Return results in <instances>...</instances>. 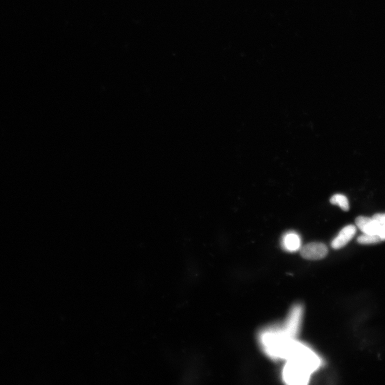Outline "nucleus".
I'll return each instance as SVG.
<instances>
[{
	"instance_id": "nucleus-1",
	"label": "nucleus",
	"mask_w": 385,
	"mask_h": 385,
	"mask_svg": "<svg viewBox=\"0 0 385 385\" xmlns=\"http://www.w3.org/2000/svg\"><path fill=\"white\" fill-rule=\"evenodd\" d=\"M312 372L301 364L289 360L283 370V379L290 385H305L309 381Z\"/></svg>"
},
{
	"instance_id": "nucleus-2",
	"label": "nucleus",
	"mask_w": 385,
	"mask_h": 385,
	"mask_svg": "<svg viewBox=\"0 0 385 385\" xmlns=\"http://www.w3.org/2000/svg\"><path fill=\"white\" fill-rule=\"evenodd\" d=\"M303 309L301 305H298L294 307L285 324L283 331L286 335L295 339L298 334L301 325Z\"/></svg>"
},
{
	"instance_id": "nucleus-3",
	"label": "nucleus",
	"mask_w": 385,
	"mask_h": 385,
	"mask_svg": "<svg viewBox=\"0 0 385 385\" xmlns=\"http://www.w3.org/2000/svg\"><path fill=\"white\" fill-rule=\"evenodd\" d=\"M301 257L308 260H319L327 256V246L321 243H311L304 245L299 250Z\"/></svg>"
},
{
	"instance_id": "nucleus-4",
	"label": "nucleus",
	"mask_w": 385,
	"mask_h": 385,
	"mask_svg": "<svg viewBox=\"0 0 385 385\" xmlns=\"http://www.w3.org/2000/svg\"><path fill=\"white\" fill-rule=\"evenodd\" d=\"M282 249L285 252L295 253L301 249L302 240L301 237L296 231H290L285 233L280 241Z\"/></svg>"
},
{
	"instance_id": "nucleus-5",
	"label": "nucleus",
	"mask_w": 385,
	"mask_h": 385,
	"mask_svg": "<svg viewBox=\"0 0 385 385\" xmlns=\"http://www.w3.org/2000/svg\"><path fill=\"white\" fill-rule=\"evenodd\" d=\"M355 226L349 225L345 226L339 233L338 236L332 241L331 247L335 250L342 249L353 238L356 233Z\"/></svg>"
},
{
	"instance_id": "nucleus-6",
	"label": "nucleus",
	"mask_w": 385,
	"mask_h": 385,
	"mask_svg": "<svg viewBox=\"0 0 385 385\" xmlns=\"http://www.w3.org/2000/svg\"><path fill=\"white\" fill-rule=\"evenodd\" d=\"M356 226L363 233L369 234H379L382 225L373 218L359 216L355 220Z\"/></svg>"
},
{
	"instance_id": "nucleus-7",
	"label": "nucleus",
	"mask_w": 385,
	"mask_h": 385,
	"mask_svg": "<svg viewBox=\"0 0 385 385\" xmlns=\"http://www.w3.org/2000/svg\"><path fill=\"white\" fill-rule=\"evenodd\" d=\"M330 202L332 205L339 206L345 212H347L349 210L348 200L342 194H337L333 195L330 199Z\"/></svg>"
},
{
	"instance_id": "nucleus-8",
	"label": "nucleus",
	"mask_w": 385,
	"mask_h": 385,
	"mask_svg": "<svg viewBox=\"0 0 385 385\" xmlns=\"http://www.w3.org/2000/svg\"><path fill=\"white\" fill-rule=\"evenodd\" d=\"M359 244L363 245L373 244L381 242L382 238L378 234H363L357 239Z\"/></svg>"
},
{
	"instance_id": "nucleus-9",
	"label": "nucleus",
	"mask_w": 385,
	"mask_h": 385,
	"mask_svg": "<svg viewBox=\"0 0 385 385\" xmlns=\"http://www.w3.org/2000/svg\"><path fill=\"white\" fill-rule=\"evenodd\" d=\"M381 225H385V214H377L373 217Z\"/></svg>"
},
{
	"instance_id": "nucleus-10",
	"label": "nucleus",
	"mask_w": 385,
	"mask_h": 385,
	"mask_svg": "<svg viewBox=\"0 0 385 385\" xmlns=\"http://www.w3.org/2000/svg\"><path fill=\"white\" fill-rule=\"evenodd\" d=\"M378 235L381 237L382 241L385 240V225H382L381 229Z\"/></svg>"
}]
</instances>
